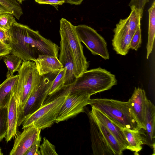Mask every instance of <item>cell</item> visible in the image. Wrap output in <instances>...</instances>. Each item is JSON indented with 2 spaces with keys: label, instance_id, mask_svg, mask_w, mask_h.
Here are the masks:
<instances>
[{
  "label": "cell",
  "instance_id": "cell-1",
  "mask_svg": "<svg viewBox=\"0 0 155 155\" xmlns=\"http://www.w3.org/2000/svg\"><path fill=\"white\" fill-rule=\"evenodd\" d=\"M10 53L23 61H35L40 55L58 58L59 47L42 36L38 31L16 21L7 31Z\"/></svg>",
  "mask_w": 155,
  "mask_h": 155
},
{
  "label": "cell",
  "instance_id": "cell-2",
  "mask_svg": "<svg viewBox=\"0 0 155 155\" xmlns=\"http://www.w3.org/2000/svg\"><path fill=\"white\" fill-rule=\"evenodd\" d=\"M70 85L63 88L54 94L48 96L43 105L27 117L22 123V129L33 125L41 130L50 127L55 123L58 113L67 95L70 92Z\"/></svg>",
  "mask_w": 155,
  "mask_h": 155
},
{
  "label": "cell",
  "instance_id": "cell-3",
  "mask_svg": "<svg viewBox=\"0 0 155 155\" xmlns=\"http://www.w3.org/2000/svg\"><path fill=\"white\" fill-rule=\"evenodd\" d=\"M88 104L100 110L121 127L134 131H138L140 129L128 101L107 98L90 99Z\"/></svg>",
  "mask_w": 155,
  "mask_h": 155
},
{
  "label": "cell",
  "instance_id": "cell-4",
  "mask_svg": "<svg viewBox=\"0 0 155 155\" xmlns=\"http://www.w3.org/2000/svg\"><path fill=\"white\" fill-rule=\"evenodd\" d=\"M115 75L101 67L87 70L70 85L71 93L82 92L91 95L107 90L117 84Z\"/></svg>",
  "mask_w": 155,
  "mask_h": 155
},
{
  "label": "cell",
  "instance_id": "cell-5",
  "mask_svg": "<svg viewBox=\"0 0 155 155\" xmlns=\"http://www.w3.org/2000/svg\"><path fill=\"white\" fill-rule=\"evenodd\" d=\"M18 78L12 91L18 104L19 114L35 87L41 76L34 61H23L18 71Z\"/></svg>",
  "mask_w": 155,
  "mask_h": 155
},
{
  "label": "cell",
  "instance_id": "cell-6",
  "mask_svg": "<svg viewBox=\"0 0 155 155\" xmlns=\"http://www.w3.org/2000/svg\"><path fill=\"white\" fill-rule=\"evenodd\" d=\"M59 33L61 38L67 43L73 59L76 78L81 76L87 70L89 62L84 56L83 46L76 33L75 26L65 18L60 20Z\"/></svg>",
  "mask_w": 155,
  "mask_h": 155
},
{
  "label": "cell",
  "instance_id": "cell-7",
  "mask_svg": "<svg viewBox=\"0 0 155 155\" xmlns=\"http://www.w3.org/2000/svg\"><path fill=\"white\" fill-rule=\"evenodd\" d=\"M59 72L51 73L41 76L39 82L33 90L19 114L18 127L22 125L27 117L43 105L48 96L51 84Z\"/></svg>",
  "mask_w": 155,
  "mask_h": 155
},
{
  "label": "cell",
  "instance_id": "cell-8",
  "mask_svg": "<svg viewBox=\"0 0 155 155\" xmlns=\"http://www.w3.org/2000/svg\"><path fill=\"white\" fill-rule=\"evenodd\" d=\"M75 31L83 42L94 55H99L105 60L109 58L107 44L104 39L94 29L84 25L75 26Z\"/></svg>",
  "mask_w": 155,
  "mask_h": 155
},
{
  "label": "cell",
  "instance_id": "cell-9",
  "mask_svg": "<svg viewBox=\"0 0 155 155\" xmlns=\"http://www.w3.org/2000/svg\"><path fill=\"white\" fill-rule=\"evenodd\" d=\"M91 96L87 93L70 92L62 105L55 123L67 120L84 112Z\"/></svg>",
  "mask_w": 155,
  "mask_h": 155
},
{
  "label": "cell",
  "instance_id": "cell-10",
  "mask_svg": "<svg viewBox=\"0 0 155 155\" xmlns=\"http://www.w3.org/2000/svg\"><path fill=\"white\" fill-rule=\"evenodd\" d=\"M114 35L112 45L117 54L125 55L130 48V42L133 35L130 33L127 17L120 19L114 29Z\"/></svg>",
  "mask_w": 155,
  "mask_h": 155
},
{
  "label": "cell",
  "instance_id": "cell-11",
  "mask_svg": "<svg viewBox=\"0 0 155 155\" xmlns=\"http://www.w3.org/2000/svg\"><path fill=\"white\" fill-rule=\"evenodd\" d=\"M16 136L10 155H25L28 150L41 136V130L31 125Z\"/></svg>",
  "mask_w": 155,
  "mask_h": 155
},
{
  "label": "cell",
  "instance_id": "cell-12",
  "mask_svg": "<svg viewBox=\"0 0 155 155\" xmlns=\"http://www.w3.org/2000/svg\"><path fill=\"white\" fill-rule=\"evenodd\" d=\"M91 147L94 155H114L96 120L88 114Z\"/></svg>",
  "mask_w": 155,
  "mask_h": 155
},
{
  "label": "cell",
  "instance_id": "cell-13",
  "mask_svg": "<svg viewBox=\"0 0 155 155\" xmlns=\"http://www.w3.org/2000/svg\"><path fill=\"white\" fill-rule=\"evenodd\" d=\"M148 99L145 91L140 87H135L129 100L132 112L140 129L144 130V120Z\"/></svg>",
  "mask_w": 155,
  "mask_h": 155
},
{
  "label": "cell",
  "instance_id": "cell-14",
  "mask_svg": "<svg viewBox=\"0 0 155 155\" xmlns=\"http://www.w3.org/2000/svg\"><path fill=\"white\" fill-rule=\"evenodd\" d=\"M155 107L149 100L147 101L144 120L145 129L138 131L144 144L153 149L155 147Z\"/></svg>",
  "mask_w": 155,
  "mask_h": 155
},
{
  "label": "cell",
  "instance_id": "cell-15",
  "mask_svg": "<svg viewBox=\"0 0 155 155\" xmlns=\"http://www.w3.org/2000/svg\"><path fill=\"white\" fill-rule=\"evenodd\" d=\"M91 107L88 114L105 127L111 133L124 150L126 149L127 143L121 127L116 124L99 110Z\"/></svg>",
  "mask_w": 155,
  "mask_h": 155
},
{
  "label": "cell",
  "instance_id": "cell-16",
  "mask_svg": "<svg viewBox=\"0 0 155 155\" xmlns=\"http://www.w3.org/2000/svg\"><path fill=\"white\" fill-rule=\"evenodd\" d=\"M59 60L66 69L65 85H70L75 81L76 78L75 75L74 67L71 53L65 41L61 38Z\"/></svg>",
  "mask_w": 155,
  "mask_h": 155
},
{
  "label": "cell",
  "instance_id": "cell-17",
  "mask_svg": "<svg viewBox=\"0 0 155 155\" xmlns=\"http://www.w3.org/2000/svg\"><path fill=\"white\" fill-rule=\"evenodd\" d=\"M8 108V132L5 137L7 143L17 135L18 120L19 112L18 104L14 95L12 93V96Z\"/></svg>",
  "mask_w": 155,
  "mask_h": 155
},
{
  "label": "cell",
  "instance_id": "cell-18",
  "mask_svg": "<svg viewBox=\"0 0 155 155\" xmlns=\"http://www.w3.org/2000/svg\"><path fill=\"white\" fill-rule=\"evenodd\" d=\"M34 62L41 76L59 72L63 68L58 58L54 56L40 55Z\"/></svg>",
  "mask_w": 155,
  "mask_h": 155
},
{
  "label": "cell",
  "instance_id": "cell-19",
  "mask_svg": "<svg viewBox=\"0 0 155 155\" xmlns=\"http://www.w3.org/2000/svg\"><path fill=\"white\" fill-rule=\"evenodd\" d=\"M18 75L6 76V79L0 84V110L7 107L12 96V91Z\"/></svg>",
  "mask_w": 155,
  "mask_h": 155
},
{
  "label": "cell",
  "instance_id": "cell-20",
  "mask_svg": "<svg viewBox=\"0 0 155 155\" xmlns=\"http://www.w3.org/2000/svg\"><path fill=\"white\" fill-rule=\"evenodd\" d=\"M127 143L126 149L137 153L142 149L143 143L138 131L131 130L121 128Z\"/></svg>",
  "mask_w": 155,
  "mask_h": 155
},
{
  "label": "cell",
  "instance_id": "cell-21",
  "mask_svg": "<svg viewBox=\"0 0 155 155\" xmlns=\"http://www.w3.org/2000/svg\"><path fill=\"white\" fill-rule=\"evenodd\" d=\"M149 26L148 41L147 45V58L152 52L153 48L155 36V2L154 0L150 7L148 9Z\"/></svg>",
  "mask_w": 155,
  "mask_h": 155
},
{
  "label": "cell",
  "instance_id": "cell-22",
  "mask_svg": "<svg viewBox=\"0 0 155 155\" xmlns=\"http://www.w3.org/2000/svg\"><path fill=\"white\" fill-rule=\"evenodd\" d=\"M2 59L5 64L8 70L6 76H11L18 71L21 66L22 60L16 55L9 54L3 56Z\"/></svg>",
  "mask_w": 155,
  "mask_h": 155
},
{
  "label": "cell",
  "instance_id": "cell-23",
  "mask_svg": "<svg viewBox=\"0 0 155 155\" xmlns=\"http://www.w3.org/2000/svg\"><path fill=\"white\" fill-rule=\"evenodd\" d=\"M130 9L131 11L127 18L129 31L133 35L137 28L140 27V21L143 15V10L134 8Z\"/></svg>",
  "mask_w": 155,
  "mask_h": 155
},
{
  "label": "cell",
  "instance_id": "cell-24",
  "mask_svg": "<svg viewBox=\"0 0 155 155\" xmlns=\"http://www.w3.org/2000/svg\"><path fill=\"white\" fill-rule=\"evenodd\" d=\"M66 69L60 70L54 79L51 85L48 96L54 94L62 89L65 85Z\"/></svg>",
  "mask_w": 155,
  "mask_h": 155
},
{
  "label": "cell",
  "instance_id": "cell-25",
  "mask_svg": "<svg viewBox=\"0 0 155 155\" xmlns=\"http://www.w3.org/2000/svg\"><path fill=\"white\" fill-rule=\"evenodd\" d=\"M0 4L8 10L18 20L23 14L22 7L16 0H0Z\"/></svg>",
  "mask_w": 155,
  "mask_h": 155
},
{
  "label": "cell",
  "instance_id": "cell-26",
  "mask_svg": "<svg viewBox=\"0 0 155 155\" xmlns=\"http://www.w3.org/2000/svg\"><path fill=\"white\" fill-rule=\"evenodd\" d=\"M8 113L7 107L0 110V142L5 137L8 132Z\"/></svg>",
  "mask_w": 155,
  "mask_h": 155
},
{
  "label": "cell",
  "instance_id": "cell-27",
  "mask_svg": "<svg viewBox=\"0 0 155 155\" xmlns=\"http://www.w3.org/2000/svg\"><path fill=\"white\" fill-rule=\"evenodd\" d=\"M16 21L14 16L11 13L0 15V28L7 32Z\"/></svg>",
  "mask_w": 155,
  "mask_h": 155
},
{
  "label": "cell",
  "instance_id": "cell-28",
  "mask_svg": "<svg viewBox=\"0 0 155 155\" xmlns=\"http://www.w3.org/2000/svg\"><path fill=\"white\" fill-rule=\"evenodd\" d=\"M39 148L40 155H58L55 146L45 137L43 138L42 143L40 145Z\"/></svg>",
  "mask_w": 155,
  "mask_h": 155
},
{
  "label": "cell",
  "instance_id": "cell-29",
  "mask_svg": "<svg viewBox=\"0 0 155 155\" xmlns=\"http://www.w3.org/2000/svg\"><path fill=\"white\" fill-rule=\"evenodd\" d=\"M142 42L140 27L137 28L133 35L130 43V48L136 51L140 47Z\"/></svg>",
  "mask_w": 155,
  "mask_h": 155
},
{
  "label": "cell",
  "instance_id": "cell-30",
  "mask_svg": "<svg viewBox=\"0 0 155 155\" xmlns=\"http://www.w3.org/2000/svg\"><path fill=\"white\" fill-rule=\"evenodd\" d=\"M41 141V137L39 138L28 150L25 155H40L39 148Z\"/></svg>",
  "mask_w": 155,
  "mask_h": 155
},
{
  "label": "cell",
  "instance_id": "cell-31",
  "mask_svg": "<svg viewBox=\"0 0 155 155\" xmlns=\"http://www.w3.org/2000/svg\"><path fill=\"white\" fill-rule=\"evenodd\" d=\"M150 0H130L128 6L130 8H134L143 10L146 4Z\"/></svg>",
  "mask_w": 155,
  "mask_h": 155
},
{
  "label": "cell",
  "instance_id": "cell-32",
  "mask_svg": "<svg viewBox=\"0 0 155 155\" xmlns=\"http://www.w3.org/2000/svg\"><path fill=\"white\" fill-rule=\"evenodd\" d=\"M39 4H47L52 5L57 9L58 6L62 5L65 2V0H35Z\"/></svg>",
  "mask_w": 155,
  "mask_h": 155
},
{
  "label": "cell",
  "instance_id": "cell-33",
  "mask_svg": "<svg viewBox=\"0 0 155 155\" xmlns=\"http://www.w3.org/2000/svg\"><path fill=\"white\" fill-rule=\"evenodd\" d=\"M11 50V48L8 43L0 41V59L5 55L10 54Z\"/></svg>",
  "mask_w": 155,
  "mask_h": 155
},
{
  "label": "cell",
  "instance_id": "cell-34",
  "mask_svg": "<svg viewBox=\"0 0 155 155\" xmlns=\"http://www.w3.org/2000/svg\"><path fill=\"white\" fill-rule=\"evenodd\" d=\"M8 39L7 32L0 28V41L6 42Z\"/></svg>",
  "mask_w": 155,
  "mask_h": 155
},
{
  "label": "cell",
  "instance_id": "cell-35",
  "mask_svg": "<svg viewBox=\"0 0 155 155\" xmlns=\"http://www.w3.org/2000/svg\"><path fill=\"white\" fill-rule=\"evenodd\" d=\"M84 0H65V2L72 5H80Z\"/></svg>",
  "mask_w": 155,
  "mask_h": 155
},
{
  "label": "cell",
  "instance_id": "cell-36",
  "mask_svg": "<svg viewBox=\"0 0 155 155\" xmlns=\"http://www.w3.org/2000/svg\"><path fill=\"white\" fill-rule=\"evenodd\" d=\"M5 13H11L6 8L0 4V15Z\"/></svg>",
  "mask_w": 155,
  "mask_h": 155
},
{
  "label": "cell",
  "instance_id": "cell-37",
  "mask_svg": "<svg viewBox=\"0 0 155 155\" xmlns=\"http://www.w3.org/2000/svg\"><path fill=\"white\" fill-rule=\"evenodd\" d=\"M19 4H22L23 0H16Z\"/></svg>",
  "mask_w": 155,
  "mask_h": 155
},
{
  "label": "cell",
  "instance_id": "cell-38",
  "mask_svg": "<svg viewBox=\"0 0 155 155\" xmlns=\"http://www.w3.org/2000/svg\"><path fill=\"white\" fill-rule=\"evenodd\" d=\"M3 153L2 151V150L1 148L0 147V155H2Z\"/></svg>",
  "mask_w": 155,
  "mask_h": 155
},
{
  "label": "cell",
  "instance_id": "cell-39",
  "mask_svg": "<svg viewBox=\"0 0 155 155\" xmlns=\"http://www.w3.org/2000/svg\"><path fill=\"white\" fill-rule=\"evenodd\" d=\"M25 0H23V1H25Z\"/></svg>",
  "mask_w": 155,
  "mask_h": 155
}]
</instances>
